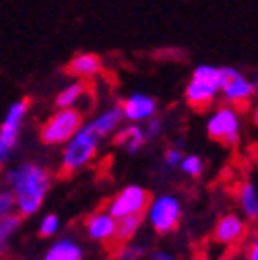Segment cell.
Wrapping results in <instances>:
<instances>
[{
    "instance_id": "1",
    "label": "cell",
    "mask_w": 258,
    "mask_h": 260,
    "mask_svg": "<svg viewBox=\"0 0 258 260\" xmlns=\"http://www.w3.org/2000/svg\"><path fill=\"white\" fill-rule=\"evenodd\" d=\"M5 182L7 188L15 194L17 213L25 219L36 215L42 209L46 194L52 186V176L44 166L34 164V161H25V164L7 172Z\"/></svg>"
},
{
    "instance_id": "2",
    "label": "cell",
    "mask_w": 258,
    "mask_h": 260,
    "mask_svg": "<svg viewBox=\"0 0 258 260\" xmlns=\"http://www.w3.org/2000/svg\"><path fill=\"white\" fill-rule=\"evenodd\" d=\"M100 143H102V137L95 133L91 122H85L79 128V133L62 149V161H60L62 174L71 176V174H77L79 170L87 168L95 159V155H98Z\"/></svg>"
},
{
    "instance_id": "3",
    "label": "cell",
    "mask_w": 258,
    "mask_h": 260,
    "mask_svg": "<svg viewBox=\"0 0 258 260\" xmlns=\"http://www.w3.org/2000/svg\"><path fill=\"white\" fill-rule=\"evenodd\" d=\"M221 83H223V73L221 67H213V64H199L192 71V79L186 85L184 97L186 102L195 110H207L213 106L217 95L221 93Z\"/></svg>"
},
{
    "instance_id": "4",
    "label": "cell",
    "mask_w": 258,
    "mask_h": 260,
    "mask_svg": "<svg viewBox=\"0 0 258 260\" xmlns=\"http://www.w3.org/2000/svg\"><path fill=\"white\" fill-rule=\"evenodd\" d=\"M83 112L79 108H67V110H56L42 126H40V139L44 145L56 147V145H67L83 126Z\"/></svg>"
},
{
    "instance_id": "5",
    "label": "cell",
    "mask_w": 258,
    "mask_h": 260,
    "mask_svg": "<svg viewBox=\"0 0 258 260\" xmlns=\"http://www.w3.org/2000/svg\"><path fill=\"white\" fill-rule=\"evenodd\" d=\"M182 203L174 194H159V197L151 199L147 211H145V221L151 225V230L159 236H168L178 230L182 221Z\"/></svg>"
},
{
    "instance_id": "6",
    "label": "cell",
    "mask_w": 258,
    "mask_h": 260,
    "mask_svg": "<svg viewBox=\"0 0 258 260\" xmlns=\"http://www.w3.org/2000/svg\"><path fill=\"white\" fill-rule=\"evenodd\" d=\"M223 83H221V97L228 106H246L258 93V77H250L234 67H221Z\"/></svg>"
},
{
    "instance_id": "7",
    "label": "cell",
    "mask_w": 258,
    "mask_h": 260,
    "mask_svg": "<svg viewBox=\"0 0 258 260\" xmlns=\"http://www.w3.org/2000/svg\"><path fill=\"white\" fill-rule=\"evenodd\" d=\"M207 135L209 139L223 143L225 147L238 145L242 137V120H240L238 108L228 104L217 108L207 120Z\"/></svg>"
},
{
    "instance_id": "8",
    "label": "cell",
    "mask_w": 258,
    "mask_h": 260,
    "mask_svg": "<svg viewBox=\"0 0 258 260\" xmlns=\"http://www.w3.org/2000/svg\"><path fill=\"white\" fill-rule=\"evenodd\" d=\"M151 192L139 184H131L122 188L116 197L108 203L106 211L114 217V219H122V217H131V215H145L149 203H151Z\"/></svg>"
},
{
    "instance_id": "9",
    "label": "cell",
    "mask_w": 258,
    "mask_h": 260,
    "mask_svg": "<svg viewBox=\"0 0 258 260\" xmlns=\"http://www.w3.org/2000/svg\"><path fill=\"white\" fill-rule=\"evenodd\" d=\"M250 221L240 213H225L213 227V242L223 248H236L250 236Z\"/></svg>"
},
{
    "instance_id": "10",
    "label": "cell",
    "mask_w": 258,
    "mask_h": 260,
    "mask_svg": "<svg viewBox=\"0 0 258 260\" xmlns=\"http://www.w3.org/2000/svg\"><path fill=\"white\" fill-rule=\"evenodd\" d=\"M122 112H124V120H128L131 124H143L147 120H151L153 116H157V102L155 97L145 95V93H133L128 95L122 102Z\"/></svg>"
},
{
    "instance_id": "11",
    "label": "cell",
    "mask_w": 258,
    "mask_h": 260,
    "mask_svg": "<svg viewBox=\"0 0 258 260\" xmlns=\"http://www.w3.org/2000/svg\"><path fill=\"white\" fill-rule=\"evenodd\" d=\"M29 112V100H17L15 104H11L3 124H0V141L5 145H9L11 149L17 147V141H19V135H21V126H23V120Z\"/></svg>"
},
{
    "instance_id": "12",
    "label": "cell",
    "mask_w": 258,
    "mask_h": 260,
    "mask_svg": "<svg viewBox=\"0 0 258 260\" xmlns=\"http://www.w3.org/2000/svg\"><path fill=\"white\" fill-rule=\"evenodd\" d=\"M85 232L93 242L110 246L116 234V219L106 209H100L85 219Z\"/></svg>"
},
{
    "instance_id": "13",
    "label": "cell",
    "mask_w": 258,
    "mask_h": 260,
    "mask_svg": "<svg viewBox=\"0 0 258 260\" xmlns=\"http://www.w3.org/2000/svg\"><path fill=\"white\" fill-rule=\"evenodd\" d=\"M102 58L98 54H91V52H81L77 54L75 58H71V62L67 64V75L75 77V79H91L95 75H100L102 73Z\"/></svg>"
},
{
    "instance_id": "14",
    "label": "cell",
    "mask_w": 258,
    "mask_h": 260,
    "mask_svg": "<svg viewBox=\"0 0 258 260\" xmlns=\"http://www.w3.org/2000/svg\"><path fill=\"white\" fill-rule=\"evenodd\" d=\"M236 199L240 207V215L248 221H258V186L252 180H244L238 190H236Z\"/></svg>"
},
{
    "instance_id": "15",
    "label": "cell",
    "mask_w": 258,
    "mask_h": 260,
    "mask_svg": "<svg viewBox=\"0 0 258 260\" xmlns=\"http://www.w3.org/2000/svg\"><path fill=\"white\" fill-rule=\"evenodd\" d=\"M147 135H145V128L141 124H128L126 128H120L116 137H114V143L118 147H122L126 153H139L145 145H147Z\"/></svg>"
},
{
    "instance_id": "16",
    "label": "cell",
    "mask_w": 258,
    "mask_h": 260,
    "mask_svg": "<svg viewBox=\"0 0 258 260\" xmlns=\"http://www.w3.org/2000/svg\"><path fill=\"white\" fill-rule=\"evenodd\" d=\"M143 223H145V215H131V217L116 219V234H114V240L110 246L116 250L122 244L133 242L137 238V234L141 232Z\"/></svg>"
},
{
    "instance_id": "17",
    "label": "cell",
    "mask_w": 258,
    "mask_h": 260,
    "mask_svg": "<svg viewBox=\"0 0 258 260\" xmlns=\"http://www.w3.org/2000/svg\"><path fill=\"white\" fill-rule=\"evenodd\" d=\"M122 120H124L122 108H120V106H114V108L102 112L100 116H95V118L91 120V126L95 128V133H98V135L104 139V137H110V135L118 133Z\"/></svg>"
},
{
    "instance_id": "18",
    "label": "cell",
    "mask_w": 258,
    "mask_h": 260,
    "mask_svg": "<svg viewBox=\"0 0 258 260\" xmlns=\"http://www.w3.org/2000/svg\"><path fill=\"white\" fill-rule=\"evenodd\" d=\"M87 83L85 81H75L64 87L56 95V110H67V108H77V104L87 95Z\"/></svg>"
},
{
    "instance_id": "19",
    "label": "cell",
    "mask_w": 258,
    "mask_h": 260,
    "mask_svg": "<svg viewBox=\"0 0 258 260\" xmlns=\"http://www.w3.org/2000/svg\"><path fill=\"white\" fill-rule=\"evenodd\" d=\"M48 260H83V248L71 240V238H62L54 242V246L46 254Z\"/></svg>"
},
{
    "instance_id": "20",
    "label": "cell",
    "mask_w": 258,
    "mask_h": 260,
    "mask_svg": "<svg viewBox=\"0 0 258 260\" xmlns=\"http://www.w3.org/2000/svg\"><path fill=\"white\" fill-rule=\"evenodd\" d=\"M23 223V217L19 213L7 215L0 219V260H3L11 250V238L17 234V230Z\"/></svg>"
},
{
    "instance_id": "21",
    "label": "cell",
    "mask_w": 258,
    "mask_h": 260,
    "mask_svg": "<svg viewBox=\"0 0 258 260\" xmlns=\"http://www.w3.org/2000/svg\"><path fill=\"white\" fill-rule=\"evenodd\" d=\"M147 248L143 244H137L135 240L133 242H128V244H122L114 250V256L118 260H143L147 256Z\"/></svg>"
},
{
    "instance_id": "22",
    "label": "cell",
    "mask_w": 258,
    "mask_h": 260,
    "mask_svg": "<svg viewBox=\"0 0 258 260\" xmlns=\"http://www.w3.org/2000/svg\"><path fill=\"white\" fill-rule=\"evenodd\" d=\"M180 170L190 178H201L203 172H205V161L199 155H184L182 164H180Z\"/></svg>"
},
{
    "instance_id": "23",
    "label": "cell",
    "mask_w": 258,
    "mask_h": 260,
    "mask_svg": "<svg viewBox=\"0 0 258 260\" xmlns=\"http://www.w3.org/2000/svg\"><path fill=\"white\" fill-rule=\"evenodd\" d=\"M58 230H60V219H58V215H54V213H48V215L40 221V225H38V234H40L42 238H52V236L58 234Z\"/></svg>"
},
{
    "instance_id": "24",
    "label": "cell",
    "mask_w": 258,
    "mask_h": 260,
    "mask_svg": "<svg viewBox=\"0 0 258 260\" xmlns=\"http://www.w3.org/2000/svg\"><path fill=\"white\" fill-rule=\"evenodd\" d=\"M13 213H17L15 194L9 188H5V190H0V219L7 215H13Z\"/></svg>"
},
{
    "instance_id": "25",
    "label": "cell",
    "mask_w": 258,
    "mask_h": 260,
    "mask_svg": "<svg viewBox=\"0 0 258 260\" xmlns=\"http://www.w3.org/2000/svg\"><path fill=\"white\" fill-rule=\"evenodd\" d=\"M143 128H145L147 139H149V141H153V139H157V137L161 135V130H164V122H161V118L153 116L151 120H147V124H145Z\"/></svg>"
},
{
    "instance_id": "26",
    "label": "cell",
    "mask_w": 258,
    "mask_h": 260,
    "mask_svg": "<svg viewBox=\"0 0 258 260\" xmlns=\"http://www.w3.org/2000/svg\"><path fill=\"white\" fill-rule=\"evenodd\" d=\"M182 157H184V153H182L180 147H170V149H166V153H164V161H166L168 168H180Z\"/></svg>"
},
{
    "instance_id": "27",
    "label": "cell",
    "mask_w": 258,
    "mask_h": 260,
    "mask_svg": "<svg viewBox=\"0 0 258 260\" xmlns=\"http://www.w3.org/2000/svg\"><path fill=\"white\" fill-rule=\"evenodd\" d=\"M151 260H178V256L168 252V250H153L151 252Z\"/></svg>"
},
{
    "instance_id": "28",
    "label": "cell",
    "mask_w": 258,
    "mask_h": 260,
    "mask_svg": "<svg viewBox=\"0 0 258 260\" xmlns=\"http://www.w3.org/2000/svg\"><path fill=\"white\" fill-rule=\"evenodd\" d=\"M11 153H13V149H11L9 145H5L3 141H0V166H3L5 161L11 157Z\"/></svg>"
},
{
    "instance_id": "29",
    "label": "cell",
    "mask_w": 258,
    "mask_h": 260,
    "mask_svg": "<svg viewBox=\"0 0 258 260\" xmlns=\"http://www.w3.org/2000/svg\"><path fill=\"white\" fill-rule=\"evenodd\" d=\"M246 260H258V244L250 242V246L246 250Z\"/></svg>"
},
{
    "instance_id": "30",
    "label": "cell",
    "mask_w": 258,
    "mask_h": 260,
    "mask_svg": "<svg viewBox=\"0 0 258 260\" xmlns=\"http://www.w3.org/2000/svg\"><path fill=\"white\" fill-rule=\"evenodd\" d=\"M252 122L258 126V106H254V108H252Z\"/></svg>"
},
{
    "instance_id": "31",
    "label": "cell",
    "mask_w": 258,
    "mask_h": 260,
    "mask_svg": "<svg viewBox=\"0 0 258 260\" xmlns=\"http://www.w3.org/2000/svg\"><path fill=\"white\" fill-rule=\"evenodd\" d=\"M250 242H254V244H258V227H256V230L252 232V240Z\"/></svg>"
},
{
    "instance_id": "32",
    "label": "cell",
    "mask_w": 258,
    "mask_h": 260,
    "mask_svg": "<svg viewBox=\"0 0 258 260\" xmlns=\"http://www.w3.org/2000/svg\"><path fill=\"white\" fill-rule=\"evenodd\" d=\"M192 260H209V258H207V256H203V254H199V256H195Z\"/></svg>"
},
{
    "instance_id": "33",
    "label": "cell",
    "mask_w": 258,
    "mask_h": 260,
    "mask_svg": "<svg viewBox=\"0 0 258 260\" xmlns=\"http://www.w3.org/2000/svg\"><path fill=\"white\" fill-rule=\"evenodd\" d=\"M42 260H48V258H46V256H44V258H42Z\"/></svg>"
}]
</instances>
